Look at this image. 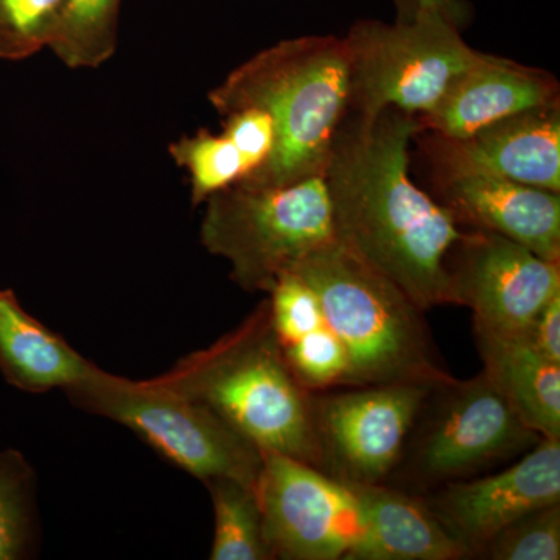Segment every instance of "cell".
Returning a JSON list of instances; mask_svg holds the SVG:
<instances>
[{"mask_svg":"<svg viewBox=\"0 0 560 560\" xmlns=\"http://www.w3.org/2000/svg\"><path fill=\"white\" fill-rule=\"evenodd\" d=\"M419 117L397 108L346 113L324 180L335 241L396 283L422 311L456 305L447 256L464 230L410 176Z\"/></svg>","mask_w":560,"mask_h":560,"instance_id":"6da1fadb","label":"cell"},{"mask_svg":"<svg viewBox=\"0 0 560 560\" xmlns=\"http://www.w3.org/2000/svg\"><path fill=\"white\" fill-rule=\"evenodd\" d=\"M221 116L245 106L268 110L276 124L270 160L248 186L282 187L324 178L331 145L349 108V60L337 36H302L254 55L210 91Z\"/></svg>","mask_w":560,"mask_h":560,"instance_id":"7a4b0ae2","label":"cell"},{"mask_svg":"<svg viewBox=\"0 0 560 560\" xmlns=\"http://www.w3.org/2000/svg\"><path fill=\"white\" fill-rule=\"evenodd\" d=\"M167 381L208 405L261 453L326 471L315 425V393L302 386L271 329L265 301L237 330L180 361Z\"/></svg>","mask_w":560,"mask_h":560,"instance_id":"3957f363","label":"cell"},{"mask_svg":"<svg viewBox=\"0 0 560 560\" xmlns=\"http://www.w3.org/2000/svg\"><path fill=\"white\" fill-rule=\"evenodd\" d=\"M313 291L349 359L345 388L455 382L434 349L422 308L381 272L331 238L293 271Z\"/></svg>","mask_w":560,"mask_h":560,"instance_id":"277c9868","label":"cell"},{"mask_svg":"<svg viewBox=\"0 0 560 560\" xmlns=\"http://www.w3.org/2000/svg\"><path fill=\"white\" fill-rule=\"evenodd\" d=\"M65 393L77 407L128 427L201 481L230 478L257 489L264 453L167 378L132 382L95 368Z\"/></svg>","mask_w":560,"mask_h":560,"instance_id":"5b68a950","label":"cell"},{"mask_svg":"<svg viewBox=\"0 0 560 560\" xmlns=\"http://www.w3.org/2000/svg\"><path fill=\"white\" fill-rule=\"evenodd\" d=\"M206 205L201 243L230 261L232 279L246 291L270 293L282 276L335 238L324 178L282 187L237 183Z\"/></svg>","mask_w":560,"mask_h":560,"instance_id":"8992f818","label":"cell"},{"mask_svg":"<svg viewBox=\"0 0 560 560\" xmlns=\"http://www.w3.org/2000/svg\"><path fill=\"white\" fill-rule=\"evenodd\" d=\"M345 40L349 60V108L372 119L397 108L425 116L481 51L436 11L418 10L410 21H359Z\"/></svg>","mask_w":560,"mask_h":560,"instance_id":"52a82bcc","label":"cell"},{"mask_svg":"<svg viewBox=\"0 0 560 560\" xmlns=\"http://www.w3.org/2000/svg\"><path fill=\"white\" fill-rule=\"evenodd\" d=\"M540 440L481 372L430 390L394 470L400 469L415 488H441L529 451Z\"/></svg>","mask_w":560,"mask_h":560,"instance_id":"ba28073f","label":"cell"},{"mask_svg":"<svg viewBox=\"0 0 560 560\" xmlns=\"http://www.w3.org/2000/svg\"><path fill=\"white\" fill-rule=\"evenodd\" d=\"M256 492L272 559L371 560L370 523L345 481L264 453Z\"/></svg>","mask_w":560,"mask_h":560,"instance_id":"9c48e42d","label":"cell"},{"mask_svg":"<svg viewBox=\"0 0 560 560\" xmlns=\"http://www.w3.org/2000/svg\"><path fill=\"white\" fill-rule=\"evenodd\" d=\"M431 389L394 383L313 397L327 474L342 481H388Z\"/></svg>","mask_w":560,"mask_h":560,"instance_id":"30bf717a","label":"cell"},{"mask_svg":"<svg viewBox=\"0 0 560 560\" xmlns=\"http://www.w3.org/2000/svg\"><path fill=\"white\" fill-rule=\"evenodd\" d=\"M447 270L456 305L469 307L477 326L503 334H525L560 291V261L495 232L464 231L448 253Z\"/></svg>","mask_w":560,"mask_h":560,"instance_id":"8fae6325","label":"cell"},{"mask_svg":"<svg viewBox=\"0 0 560 560\" xmlns=\"http://www.w3.org/2000/svg\"><path fill=\"white\" fill-rule=\"evenodd\" d=\"M423 501L467 558L480 556L510 523L560 503V440L541 438L514 466L478 480L447 482Z\"/></svg>","mask_w":560,"mask_h":560,"instance_id":"7c38bea8","label":"cell"},{"mask_svg":"<svg viewBox=\"0 0 560 560\" xmlns=\"http://www.w3.org/2000/svg\"><path fill=\"white\" fill-rule=\"evenodd\" d=\"M420 135L431 172L489 173L560 194V101L512 114L467 138Z\"/></svg>","mask_w":560,"mask_h":560,"instance_id":"4fadbf2b","label":"cell"},{"mask_svg":"<svg viewBox=\"0 0 560 560\" xmlns=\"http://www.w3.org/2000/svg\"><path fill=\"white\" fill-rule=\"evenodd\" d=\"M431 189L459 228L495 232L560 261V194L471 171L431 172Z\"/></svg>","mask_w":560,"mask_h":560,"instance_id":"5bb4252c","label":"cell"},{"mask_svg":"<svg viewBox=\"0 0 560 560\" xmlns=\"http://www.w3.org/2000/svg\"><path fill=\"white\" fill-rule=\"evenodd\" d=\"M558 101L559 81L547 70L480 54L419 121L422 131L460 139L512 114Z\"/></svg>","mask_w":560,"mask_h":560,"instance_id":"9a60e30c","label":"cell"},{"mask_svg":"<svg viewBox=\"0 0 560 560\" xmlns=\"http://www.w3.org/2000/svg\"><path fill=\"white\" fill-rule=\"evenodd\" d=\"M485 374L517 418L548 440H560V363L541 355L525 334L474 324Z\"/></svg>","mask_w":560,"mask_h":560,"instance_id":"2e32d148","label":"cell"},{"mask_svg":"<svg viewBox=\"0 0 560 560\" xmlns=\"http://www.w3.org/2000/svg\"><path fill=\"white\" fill-rule=\"evenodd\" d=\"M95 368L25 312L14 291L0 289V372L10 385L32 394L66 390Z\"/></svg>","mask_w":560,"mask_h":560,"instance_id":"e0dca14e","label":"cell"},{"mask_svg":"<svg viewBox=\"0 0 560 560\" xmlns=\"http://www.w3.org/2000/svg\"><path fill=\"white\" fill-rule=\"evenodd\" d=\"M345 482L360 500L370 523L371 560L467 558L466 550L422 499L386 482Z\"/></svg>","mask_w":560,"mask_h":560,"instance_id":"ac0fdd59","label":"cell"},{"mask_svg":"<svg viewBox=\"0 0 560 560\" xmlns=\"http://www.w3.org/2000/svg\"><path fill=\"white\" fill-rule=\"evenodd\" d=\"M212 495L215 530L212 560L272 559L264 536V523L256 489L219 478L206 482Z\"/></svg>","mask_w":560,"mask_h":560,"instance_id":"d6986e66","label":"cell"},{"mask_svg":"<svg viewBox=\"0 0 560 560\" xmlns=\"http://www.w3.org/2000/svg\"><path fill=\"white\" fill-rule=\"evenodd\" d=\"M121 0H66L49 49L72 69L98 68L117 49Z\"/></svg>","mask_w":560,"mask_h":560,"instance_id":"ffe728a7","label":"cell"},{"mask_svg":"<svg viewBox=\"0 0 560 560\" xmlns=\"http://www.w3.org/2000/svg\"><path fill=\"white\" fill-rule=\"evenodd\" d=\"M171 154L180 168L190 176L194 206L209 200L212 195L234 186L248 175L241 151L226 136L200 130L180 138L171 145Z\"/></svg>","mask_w":560,"mask_h":560,"instance_id":"44dd1931","label":"cell"},{"mask_svg":"<svg viewBox=\"0 0 560 560\" xmlns=\"http://www.w3.org/2000/svg\"><path fill=\"white\" fill-rule=\"evenodd\" d=\"M66 0H0V60L18 61L50 47Z\"/></svg>","mask_w":560,"mask_h":560,"instance_id":"7402d4cb","label":"cell"},{"mask_svg":"<svg viewBox=\"0 0 560 560\" xmlns=\"http://www.w3.org/2000/svg\"><path fill=\"white\" fill-rule=\"evenodd\" d=\"M31 466L16 451L0 453V560L27 555L32 540Z\"/></svg>","mask_w":560,"mask_h":560,"instance_id":"603a6c76","label":"cell"},{"mask_svg":"<svg viewBox=\"0 0 560 560\" xmlns=\"http://www.w3.org/2000/svg\"><path fill=\"white\" fill-rule=\"evenodd\" d=\"M282 349L291 371L312 393L345 388L349 359L340 338L326 323Z\"/></svg>","mask_w":560,"mask_h":560,"instance_id":"cb8c5ba5","label":"cell"},{"mask_svg":"<svg viewBox=\"0 0 560 560\" xmlns=\"http://www.w3.org/2000/svg\"><path fill=\"white\" fill-rule=\"evenodd\" d=\"M481 555L493 560H559L560 503L528 512L510 523Z\"/></svg>","mask_w":560,"mask_h":560,"instance_id":"d4e9b609","label":"cell"},{"mask_svg":"<svg viewBox=\"0 0 560 560\" xmlns=\"http://www.w3.org/2000/svg\"><path fill=\"white\" fill-rule=\"evenodd\" d=\"M268 294L271 296L268 301L271 329L280 348L300 340L326 323L318 296L296 272L282 276Z\"/></svg>","mask_w":560,"mask_h":560,"instance_id":"484cf974","label":"cell"},{"mask_svg":"<svg viewBox=\"0 0 560 560\" xmlns=\"http://www.w3.org/2000/svg\"><path fill=\"white\" fill-rule=\"evenodd\" d=\"M223 117L221 132L241 151L248 167L245 178H248L270 160L276 145L275 119L268 110L259 106H245Z\"/></svg>","mask_w":560,"mask_h":560,"instance_id":"4316f807","label":"cell"},{"mask_svg":"<svg viewBox=\"0 0 560 560\" xmlns=\"http://www.w3.org/2000/svg\"><path fill=\"white\" fill-rule=\"evenodd\" d=\"M525 335L541 355L560 363V291L534 316Z\"/></svg>","mask_w":560,"mask_h":560,"instance_id":"83f0119b","label":"cell"},{"mask_svg":"<svg viewBox=\"0 0 560 560\" xmlns=\"http://www.w3.org/2000/svg\"><path fill=\"white\" fill-rule=\"evenodd\" d=\"M418 10L436 11L458 28L463 27L469 18V11L463 0H418Z\"/></svg>","mask_w":560,"mask_h":560,"instance_id":"f1b7e54d","label":"cell"},{"mask_svg":"<svg viewBox=\"0 0 560 560\" xmlns=\"http://www.w3.org/2000/svg\"><path fill=\"white\" fill-rule=\"evenodd\" d=\"M399 21H410L418 13V0H393Z\"/></svg>","mask_w":560,"mask_h":560,"instance_id":"f546056e","label":"cell"}]
</instances>
